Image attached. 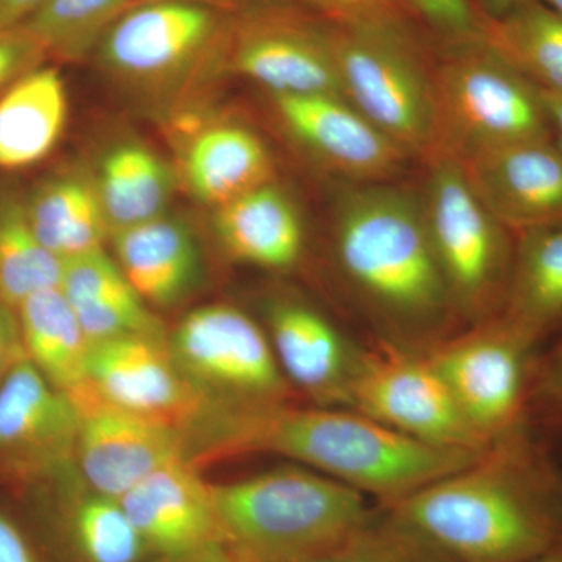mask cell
Returning <instances> with one entry per match:
<instances>
[{
  "label": "cell",
  "instance_id": "obj_40",
  "mask_svg": "<svg viewBox=\"0 0 562 562\" xmlns=\"http://www.w3.org/2000/svg\"><path fill=\"white\" fill-rule=\"evenodd\" d=\"M46 0H0V32L20 27Z\"/></svg>",
  "mask_w": 562,
  "mask_h": 562
},
{
  "label": "cell",
  "instance_id": "obj_10",
  "mask_svg": "<svg viewBox=\"0 0 562 562\" xmlns=\"http://www.w3.org/2000/svg\"><path fill=\"white\" fill-rule=\"evenodd\" d=\"M541 347L501 314L424 350L458 408L487 443L528 420V401Z\"/></svg>",
  "mask_w": 562,
  "mask_h": 562
},
{
  "label": "cell",
  "instance_id": "obj_16",
  "mask_svg": "<svg viewBox=\"0 0 562 562\" xmlns=\"http://www.w3.org/2000/svg\"><path fill=\"white\" fill-rule=\"evenodd\" d=\"M79 413L27 357L0 383V464L22 475L57 471L76 458Z\"/></svg>",
  "mask_w": 562,
  "mask_h": 562
},
{
  "label": "cell",
  "instance_id": "obj_5",
  "mask_svg": "<svg viewBox=\"0 0 562 562\" xmlns=\"http://www.w3.org/2000/svg\"><path fill=\"white\" fill-rule=\"evenodd\" d=\"M432 61L435 155L457 160L522 140L553 138L542 92L484 38L441 41ZM430 157V158H431Z\"/></svg>",
  "mask_w": 562,
  "mask_h": 562
},
{
  "label": "cell",
  "instance_id": "obj_22",
  "mask_svg": "<svg viewBox=\"0 0 562 562\" xmlns=\"http://www.w3.org/2000/svg\"><path fill=\"white\" fill-rule=\"evenodd\" d=\"M60 290L90 344L162 336L160 321L103 249L65 260Z\"/></svg>",
  "mask_w": 562,
  "mask_h": 562
},
{
  "label": "cell",
  "instance_id": "obj_30",
  "mask_svg": "<svg viewBox=\"0 0 562 562\" xmlns=\"http://www.w3.org/2000/svg\"><path fill=\"white\" fill-rule=\"evenodd\" d=\"M63 262L36 238L24 199L0 190V301L18 310L36 292L60 288Z\"/></svg>",
  "mask_w": 562,
  "mask_h": 562
},
{
  "label": "cell",
  "instance_id": "obj_41",
  "mask_svg": "<svg viewBox=\"0 0 562 562\" xmlns=\"http://www.w3.org/2000/svg\"><path fill=\"white\" fill-rule=\"evenodd\" d=\"M157 562H236L224 542H214L192 552L157 558Z\"/></svg>",
  "mask_w": 562,
  "mask_h": 562
},
{
  "label": "cell",
  "instance_id": "obj_6",
  "mask_svg": "<svg viewBox=\"0 0 562 562\" xmlns=\"http://www.w3.org/2000/svg\"><path fill=\"white\" fill-rule=\"evenodd\" d=\"M342 95L409 157L435 154L432 61L416 24H333Z\"/></svg>",
  "mask_w": 562,
  "mask_h": 562
},
{
  "label": "cell",
  "instance_id": "obj_1",
  "mask_svg": "<svg viewBox=\"0 0 562 562\" xmlns=\"http://www.w3.org/2000/svg\"><path fill=\"white\" fill-rule=\"evenodd\" d=\"M384 508L441 562H531L562 541V472L527 420L471 464Z\"/></svg>",
  "mask_w": 562,
  "mask_h": 562
},
{
  "label": "cell",
  "instance_id": "obj_26",
  "mask_svg": "<svg viewBox=\"0 0 562 562\" xmlns=\"http://www.w3.org/2000/svg\"><path fill=\"white\" fill-rule=\"evenodd\" d=\"M38 241L60 260L103 249L110 236L94 177L79 171L47 177L24 198Z\"/></svg>",
  "mask_w": 562,
  "mask_h": 562
},
{
  "label": "cell",
  "instance_id": "obj_23",
  "mask_svg": "<svg viewBox=\"0 0 562 562\" xmlns=\"http://www.w3.org/2000/svg\"><path fill=\"white\" fill-rule=\"evenodd\" d=\"M188 188L216 210L273 181V160L265 140L239 124H214L199 132L184 155Z\"/></svg>",
  "mask_w": 562,
  "mask_h": 562
},
{
  "label": "cell",
  "instance_id": "obj_45",
  "mask_svg": "<svg viewBox=\"0 0 562 562\" xmlns=\"http://www.w3.org/2000/svg\"><path fill=\"white\" fill-rule=\"evenodd\" d=\"M531 562H562V541Z\"/></svg>",
  "mask_w": 562,
  "mask_h": 562
},
{
  "label": "cell",
  "instance_id": "obj_18",
  "mask_svg": "<svg viewBox=\"0 0 562 562\" xmlns=\"http://www.w3.org/2000/svg\"><path fill=\"white\" fill-rule=\"evenodd\" d=\"M269 341L291 387L316 406L350 408L360 347L333 322L297 299H273L266 308Z\"/></svg>",
  "mask_w": 562,
  "mask_h": 562
},
{
  "label": "cell",
  "instance_id": "obj_42",
  "mask_svg": "<svg viewBox=\"0 0 562 562\" xmlns=\"http://www.w3.org/2000/svg\"><path fill=\"white\" fill-rule=\"evenodd\" d=\"M541 92L543 102H546L547 111H549L553 140L562 150V95L552 94V92Z\"/></svg>",
  "mask_w": 562,
  "mask_h": 562
},
{
  "label": "cell",
  "instance_id": "obj_21",
  "mask_svg": "<svg viewBox=\"0 0 562 562\" xmlns=\"http://www.w3.org/2000/svg\"><path fill=\"white\" fill-rule=\"evenodd\" d=\"M117 265L146 303L169 306L187 297L202 276L198 238L187 222L165 216L110 235Z\"/></svg>",
  "mask_w": 562,
  "mask_h": 562
},
{
  "label": "cell",
  "instance_id": "obj_17",
  "mask_svg": "<svg viewBox=\"0 0 562 562\" xmlns=\"http://www.w3.org/2000/svg\"><path fill=\"white\" fill-rule=\"evenodd\" d=\"M458 161L514 236L562 222V150L553 138L506 144Z\"/></svg>",
  "mask_w": 562,
  "mask_h": 562
},
{
  "label": "cell",
  "instance_id": "obj_35",
  "mask_svg": "<svg viewBox=\"0 0 562 562\" xmlns=\"http://www.w3.org/2000/svg\"><path fill=\"white\" fill-rule=\"evenodd\" d=\"M419 24L439 41L472 38L483 32L484 14L471 0H406Z\"/></svg>",
  "mask_w": 562,
  "mask_h": 562
},
{
  "label": "cell",
  "instance_id": "obj_2",
  "mask_svg": "<svg viewBox=\"0 0 562 562\" xmlns=\"http://www.w3.org/2000/svg\"><path fill=\"white\" fill-rule=\"evenodd\" d=\"M344 279L387 328L386 341L425 350L450 335L454 314L436 261L420 192L351 184L335 217Z\"/></svg>",
  "mask_w": 562,
  "mask_h": 562
},
{
  "label": "cell",
  "instance_id": "obj_44",
  "mask_svg": "<svg viewBox=\"0 0 562 562\" xmlns=\"http://www.w3.org/2000/svg\"><path fill=\"white\" fill-rule=\"evenodd\" d=\"M203 2L214 3V5H220L222 9L236 11L246 10L247 7L255 5V3L261 2V0H203Z\"/></svg>",
  "mask_w": 562,
  "mask_h": 562
},
{
  "label": "cell",
  "instance_id": "obj_7",
  "mask_svg": "<svg viewBox=\"0 0 562 562\" xmlns=\"http://www.w3.org/2000/svg\"><path fill=\"white\" fill-rule=\"evenodd\" d=\"M427 162L420 195L432 251L458 319L479 324L502 312L516 236L487 210L457 158Z\"/></svg>",
  "mask_w": 562,
  "mask_h": 562
},
{
  "label": "cell",
  "instance_id": "obj_38",
  "mask_svg": "<svg viewBox=\"0 0 562 562\" xmlns=\"http://www.w3.org/2000/svg\"><path fill=\"white\" fill-rule=\"evenodd\" d=\"M25 357L16 310L0 301V383Z\"/></svg>",
  "mask_w": 562,
  "mask_h": 562
},
{
  "label": "cell",
  "instance_id": "obj_34",
  "mask_svg": "<svg viewBox=\"0 0 562 562\" xmlns=\"http://www.w3.org/2000/svg\"><path fill=\"white\" fill-rule=\"evenodd\" d=\"M528 420L532 427L562 431V336L536 358Z\"/></svg>",
  "mask_w": 562,
  "mask_h": 562
},
{
  "label": "cell",
  "instance_id": "obj_24",
  "mask_svg": "<svg viewBox=\"0 0 562 562\" xmlns=\"http://www.w3.org/2000/svg\"><path fill=\"white\" fill-rule=\"evenodd\" d=\"M68 120V94L57 68L38 66L0 95V169L18 171L57 147Z\"/></svg>",
  "mask_w": 562,
  "mask_h": 562
},
{
  "label": "cell",
  "instance_id": "obj_25",
  "mask_svg": "<svg viewBox=\"0 0 562 562\" xmlns=\"http://www.w3.org/2000/svg\"><path fill=\"white\" fill-rule=\"evenodd\" d=\"M501 316L539 347L561 330L562 222L516 235Z\"/></svg>",
  "mask_w": 562,
  "mask_h": 562
},
{
  "label": "cell",
  "instance_id": "obj_12",
  "mask_svg": "<svg viewBox=\"0 0 562 562\" xmlns=\"http://www.w3.org/2000/svg\"><path fill=\"white\" fill-rule=\"evenodd\" d=\"M227 65L271 95L344 99L331 22L280 0H261L236 13Z\"/></svg>",
  "mask_w": 562,
  "mask_h": 562
},
{
  "label": "cell",
  "instance_id": "obj_31",
  "mask_svg": "<svg viewBox=\"0 0 562 562\" xmlns=\"http://www.w3.org/2000/svg\"><path fill=\"white\" fill-rule=\"evenodd\" d=\"M61 528L79 562H140L147 554L121 502L91 490L70 495Z\"/></svg>",
  "mask_w": 562,
  "mask_h": 562
},
{
  "label": "cell",
  "instance_id": "obj_28",
  "mask_svg": "<svg viewBox=\"0 0 562 562\" xmlns=\"http://www.w3.org/2000/svg\"><path fill=\"white\" fill-rule=\"evenodd\" d=\"M25 355L63 392L87 380L91 344L60 288L31 295L16 310Z\"/></svg>",
  "mask_w": 562,
  "mask_h": 562
},
{
  "label": "cell",
  "instance_id": "obj_46",
  "mask_svg": "<svg viewBox=\"0 0 562 562\" xmlns=\"http://www.w3.org/2000/svg\"><path fill=\"white\" fill-rule=\"evenodd\" d=\"M541 2L562 14V0H541Z\"/></svg>",
  "mask_w": 562,
  "mask_h": 562
},
{
  "label": "cell",
  "instance_id": "obj_11",
  "mask_svg": "<svg viewBox=\"0 0 562 562\" xmlns=\"http://www.w3.org/2000/svg\"><path fill=\"white\" fill-rule=\"evenodd\" d=\"M350 408L431 446L472 452L491 446L462 416L424 350L386 339L361 349Z\"/></svg>",
  "mask_w": 562,
  "mask_h": 562
},
{
  "label": "cell",
  "instance_id": "obj_3",
  "mask_svg": "<svg viewBox=\"0 0 562 562\" xmlns=\"http://www.w3.org/2000/svg\"><path fill=\"white\" fill-rule=\"evenodd\" d=\"M235 452H271L394 505L471 464L484 452L417 441L351 408H292L255 413Z\"/></svg>",
  "mask_w": 562,
  "mask_h": 562
},
{
  "label": "cell",
  "instance_id": "obj_27",
  "mask_svg": "<svg viewBox=\"0 0 562 562\" xmlns=\"http://www.w3.org/2000/svg\"><path fill=\"white\" fill-rule=\"evenodd\" d=\"M94 181L110 235L168 214L176 190L168 162L136 140L111 147Z\"/></svg>",
  "mask_w": 562,
  "mask_h": 562
},
{
  "label": "cell",
  "instance_id": "obj_33",
  "mask_svg": "<svg viewBox=\"0 0 562 562\" xmlns=\"http://www.w3.org/2000/svg\"><path fill=\"white\" fill-rule=\"evenodd\" d=\"M319 562H441L390 520L373 519L339 552Z\"/></svg>",
  "mask_w": 562,
  "mask_h": 562
},
{
  "label": "cell",
  "instance_id": "obj_15",
  "mask_svg": "<svg viewBox=\"0 0 562 562\" xmlns=\"http://www.w3.org/2000/svg\"><path fill=\"white\" fill-rule=\"evenodd\" d=\"M284 131L325 169L350 184L382 183L409 155L336 95H271Z\"/></svg>",
  "mask_w": 562,
  "mask_h": 562
},
{
  "label": "cell",
  "instance_id": "obj_4",
  "mask_svg": "<svg viewBox=\"0 0 562 562\" xmlns=\"http://www.w3.org/2000/svg\"><path fill=\"white\" fill-rule=\"evenodd\" d=\"M221 539L236 562H319L375 517L368 497L301 464L211 484Z\"/></svg>",
  "mask_w": 562,
  "mask_h": 562
},
{
  "label": "cell",
  "instance_id": "obj_19",
  "mask_svg": "<svg viewBox=\"0 0 562 562\" xmlns=\"http://www.w3.org/2000/svg\"><path fill=\"white\" fill-rule=\"evenodd\" d=\"M120 502L147 553L157 558L222 542L211 484L188 458L150 473Z\"/></svg>",
  "mask_w": 562,
  "mask_h": 562
},
{
  "label": "cell",
  "instance_id": "obj_20",
  "mask_svg": "<svg viewBox=\"0 0 562 562\" xmlns=\"http://www.w3.org/2000/svg\"><path fill=\"white\" fill-rule=\"evenodd\" d=\"M213 231L233 261L268 271L294 268L305 250L301 213L273 181L214 210Z\"/></svg>",
  "mask_w": 562,
  "mask_h": 562
},
{
  "label": "cell",
  "instance_id": "obj_43",
  "mask_svg": "<svg viewBox=\"0 0 562 562\" xmlns=\"http://www.w3.org/2000/svg\"><path fill=\"white\" fill-rule=\"evenodd\" d=\"M525 0H479L480 10L486 18H502L506 13L519 7Z\"/></svg>",
  "mask_w": 562,
  "mask_h": 562
},
{
  "label": "cell",
  "instance_id": "obj_32",
  "mask_svg": "<svg viewBox=\"0 0 562 562\" xmlns=\"http://www.w3.org/2000/svg\"><path fill=\"white\" fill-rule=\"evenodd\" d=\"M133 0H46L20 27L47 55L80 61L98 49L105 33Z\"/></svg>",
  "mask_w": 562,
  "mask_h": 562
},
{
  "label": "cell",
  "instance_id": "obj_29",
  "mask_svg": "<svg viewBox=\"0 0 562 562\" xmlns=\"http://www.w3.org/2000/svg\"><path fill=\"white\" fill-rule=\"evenodd\" d=\"M483 35L535 87L562 95V14L525 0L505 16H484Z\"/></svg>",
  "mask_w": 562,
  "mask_h": 562
},
{
  "label": "cell",
  "instance_id": "obj_13",
  "mask_svg": "<svg viewBox=\"0 0 562 562\" xmlns=\"http://www.w3.org/2000/svg\"><path fill=\"white\" fill-rule=\"evenodd\" d=\"M79 413L76 458L88 490L120 498L150 473L187 457V436L103 401L83 382L68 392Z\"/></svg>",
  "mask_w": 562,
  "mask_h": 562
},
{
  "label": "cell",
  "instance_id": "obj_36",
  "mask_svg": "<svg viewBox=\"0 0 562 562\" xmlns=\"http://www.w3.org/2000/svg\"><path fill=\"white\" fill-rule=\"evenodd\" d=\"M322 20L338 25L368 22L417 24L406 0H299Z\"/></svg>",
  "mask_w": 562,
  "mask_h": 562
},
{
  "label": "cell",
  "instance_id": "obj_37",
  "mask_svg": "<svg viewBox=\"0 0 562 562\" xmlns=\"http://www.w3.org/2000/svg\"><path fill=\"white\" fill-rule=\"evenodd\" d=\"M46 52L22 27L0 32V95L25 74L38 68Z\"/></svg>",
  "mask_w": 562,
  "mask_h": 562
},
{
  "label": "cell",
  "instance_id": "obj_39",
  "mask_svg": "<svg viewBox=\"0 0 562 562\" xmlns=\"http://www.w3.org/2000/svg\"><path fill=\"white\" fill-rule=\"evenodd\" d=\"M0 562H40L20 525L0 509Z\"/></svg>",
  "mask_w": 562,
  "mask_h": 562
},
{
  "label": "cell",
  "instance_id": "obj_8",
  "mask_svg": "<svg viewBox=\"0 0 562 562\" xmlns=\"http://www.w3.org/2000/svg\"><path fill=\"white\" fill-rule=\"evenodd\" d=\"M235 16L203 0H147L132 5L99 44L102 68L135 88L187 80L211 61L227 63Z\"/></svg>",
  "mask_w": 562,
  "mask_h": 562
},
{
  "label": "cell",
  "instance_id": "obj_9",
  "mask_svg": "<svg viewBox=\"0 0 562 562\" xmlns=\"http://www.w3.org/2000/svg\"><path fill=\"white\" fill-rule=\"evenodd\" d=\"M168 342L188 380L221 412H262L290 398L268 333L236 306L192 310Z\"/></svg>",
  "mask_w": 562,
  "mask_h": 562
},
{
  "label": "cell",
  "instance_id": "obj_14",
  "mask_svg": "<svg viewBox=\"0 0 562 562\" xmlns=\"http://www.w3.org/2000/svg\"><path fill=\"white\" fill-rule=\"evenodd\" d=\"M85 382L111 405L183 435L213 405L181 371L162 336L91 344Z\"/></svg>",
  "mask_w": 562,
  "mask_h": 562
}]
</instances>
